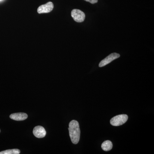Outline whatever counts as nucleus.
Listing matches in <instances>:
<instances>
[{
    "label": "nucleus",
    "instance_id": "9d476101",
    "mask_svg": "<svg viewBox=\"0 0 154 154\" xmlns=\"http://www.w3.org/2000/svg\"><path fill=\"white\" fill-rule=\"evenodd\" d=\"M84 1L89 2L91 3L92 4H96V3L98 2V0H84Z\"/></svg>",
    "mask_w": 154,
    "mask_h": 154
},
{
    "label": "nucleus",
    "instance_id": "20e7f679",
    "mask_svg": "<svg viewBox=\"0 0 154 154\" xmlns=\"http://www.w3.org/2000/svg\"><path fill=\"white\" fill-rule=\"evenodd\" d=\"M120 57V55L116 53H113L108 56L105 58L100 62L99 64V67H102L110 63L113 60Z\"/></svg>",
    "mask_w": 154,
    "mask_h": 154
},
{
    "label": "nucleus",
    "instance_id": "f03ea898",
    "mask_svg": "<svg viewBox=\"0 0 154 154\" xmlns=\"http://www.w3.org/2000/svg\"><path fill=\"white\" fill-rule=\"evenodd\" d=\"M128 119V116L126 114L117 115L111 118L110 120V123L113 126H120L125 123Z\"/></svg>",
    "mask_w": 154,
    "mask_h": 154
},
{
    "label": "nucleus",
    "instance_id": "7ed1b4c3",
    "mask_svg": "<svg viewBox=\"0 0 154 154\" xmlns=\"http://www.w3.org/2000/svg\"><path fill=\"white\" fill-rule=\"evenodd\" d=\"M71 16L74 20L77 22H82L85 19V13L78 9H74L72 11Z\"/></svg>",
    "mask_w": 154,
    "mask_h": 154
},
{
    "label": "nucleus",
    "instance_id": "1a4fd4ad",
    "mask_svg": "<svg viewBox=\"0 0 154 154\" xmlns=\"http://www.w3.org/2000/svg\"><path fill=\"white\" fill-rule=\"evenodd\" d=\"M20 153V150L18 149H12L1 152L0 154H19Z\"/></svg>",
    "mask_w": 154,
    "mask_h": 154
},
{
    "label": "nucleus",
    "instance_id": "9b49d317",
    "mask_svg": "<svg viewBox=\"0 0 154 154\" xmlns=\"http://www.w3.org/2000/svg\"><path fill=\"white\" fill-rule=\"evenodd\" d=\"M0 132H1V130H0Z\"/></svg>",
    "mask_w": 154,
    "mask_h": 154
},
{
    "label": "nucleus",
    "instance_id": "0eeeda50",
    "mask_svg": "<svg viewBox=\"0 0 154 154\" xmlns=\"http://www.w3.org/2000/svg\"><path fill=\"white\" fill-rule=\"evenodd\" d=\"M10 118L16 121H23L27 119L28 116L26 113H17L11 114L10 116Z\"/></svg>",
    "mask_w": 154,
    "mask_h": 154
},
{
    "label": "nucleus",
    "instance_id": "39448f33",
    "mask_svg": "<svg viewBox=\"0 0 154 154\" xmlns=\"http://www.w3.org/2000/svg\"><path fill=\"white\" fill-rule=\"evenodd\" d=\"M53 8V4L51 2H49L45 5L39 6L37 9V12L39 14L48 13L51 12Z\"/></svg>",
    "mask_w": 154,
    "mask_h": 154
},
{
    "label": "nucleus",
    "instance_id": "6e6552de",
    "mask_svg": "<svg viewBox=\"0 0 154 154\" xmlns=\"http://www.w3.org/2000/svg\"><path fill=\"white\" fill-rule=\"evenodd\" d=\"M113 147L112 142L110 140L104 141L102 144V148L105 151H109L111 150Z\"/></svg>",
    "mask_w": 154,
    "mask_h": 154
},
{
    "label": "nucleus",
    "instance_id": "423d86ee",
    "mask_svg": "<svg viewBox=\"0 0 154 154\" xmlns=\"http://www.w3.org/2000/svg\"><path fill=\"white\" fill-rule=\"evenodd\" d=\"M33 134L38 138H42L45 136L46 132L44 128L42 126H37L33 130Z\"/></svg>",
    "mask_w": 154,
    "mask_h": 154
},
{
    "label": "nucleus",
    "instance_id": "f8f14e48",
    "mask_svg": "<svg viewBox=\"0 0 154 154\" xmlns=\"http://www.w3.org/2000/svg\"><path fill=\"white\" fill-rule=\"evenodd\" d=\"M2 1V0H0V1Z\"/></svg>",
    "mask_w": 154,
    "mask_h": 154
},
{
    "label": "nucleus",
    "instance_id": "f257e3e1",
    "mask_svg": "<svg viewBox=\"0 0 154 154\" xmlns=\"http://www.w3.org/2000/svg\"><path fill=\"white\" fill-rule=\"evenodd\" d=\"M68 129L72 143L74 144H77L79 141L81 134L79 122L76 120H72L69 123Z\"/></svg>",
    "mask_w": 154,
    "mask_h": 154
}]
</instances>
